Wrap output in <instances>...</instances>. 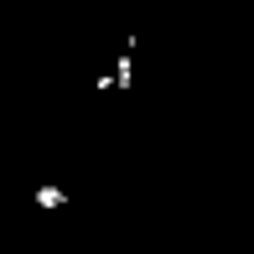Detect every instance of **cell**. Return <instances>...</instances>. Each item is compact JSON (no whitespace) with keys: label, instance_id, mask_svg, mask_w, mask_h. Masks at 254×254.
I'll use <instances>...</instances> for the list:
<instances>
[{"label":"cell","instance_id":"6da1fadb","mask_svg":"<svg viewBox=\"0 0 254 254\" xmlns=\"http://www.w3.org/2000/svg\"><path fill=\"white\" fill-rule=\"evenodd\" d=\"M31 197H37V207H67V192L63 187H37Z\"/></svg>","mask_w":254,"mask_h":254}]
</instances>
